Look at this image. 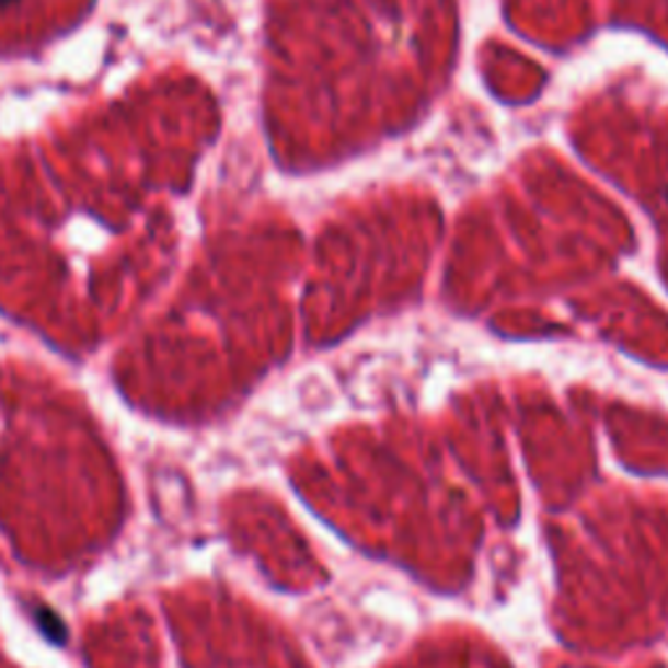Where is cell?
Returning a JSON list of instances; mask_svg holds the SVG:
<instances>
[{"instance_id":"cell-1","label":"cell","mask_w":668,"mask_h":668,"mask_svg":"<svg viewBox=\"0 0 668 668\" xmlns=\"http://www.w3.org/2000/svg\"><path fill=\"white\" fill-rule=\"evenodd\" d=\"M0 3H5V0H0Z\"/></svg>"},{"instance_id":"cell-2","label":"cell","mask_w":668,"mask_h":668,"mask_svg":"<svg viewBox=\"0 0 668 668\" xmlns=\"http://www.w3.org/2000/svg\"><path fill=\"white\" fill-rule=\"evenodd\" d=\"M666 196H668V194H666Z\"/></svg>"}]
</instances>
